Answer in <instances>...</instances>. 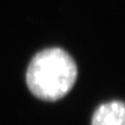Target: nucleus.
I'll list each match as a JSON object with an SVG mask.
<instances>
[{
    "instance_id": "obj_1",
    "label": "nucleus",
    "mask_w": 125,
    "mask_h": 125,
    "mask_svg": "<svg viewBox=\"0 0 125 125\" xmlns=\"http://www.w3.org/2000/svg\"><path fill=\"white\" fill-rule=\"evenodd\" d=\"M77 76L74 59L64 49L50 47L38 52L31 60L26 82L35 97L46 102H55L71 91Z\"/></svg>"
},
{
    "instance_id": "obj_2",
    "label": "nucleus",
    "mask_w": 125,
    "mask_h": 125,
    "mask_svg": "<svg viewBox=\"0 0 125 125\" xmlns=\"http://www.w3.org/2000/svg\"><path fill=\"white\" fill-rule=\"evenodd\" d=\"M92 125H125V103L112 101L101 104L93 114Z\"/></svg>"
}]
</instances>
